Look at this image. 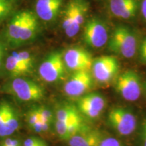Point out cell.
Masks as SVG:
<instances>
[{"label":"cell","instance_id":"cell-5","mask_svg":"<svg viewBox=\"0 0 146 146\" xmlns=\"http://www.w3.org/2000/svg\"><path fill=\"white\" fill-rule=\"evenodd\" d=\"M108 39V29L104 21L97 17L87 20L83 28V40L88 46L101 48L106 45Z\"/></svg>","mask_w":146,"mask_h":146},{"label":"cell","instance_id":"cell-14","mask_svg":"<svg viewBox=\"0 0 146 146\" xmlns=\"http://www.w3.org/2000/svg\"><path fill=\"white\" fill-rule=\"evenodd\" d=\"M28 10L21 11L14 14L7 25L6 38L10 44L18 45L22 27L25 23Z\"/></svg>","mask_w":146,"mask_h":146},{"label":"cell","instance_id":"cell-33","mask_svg":"<svg viewBox=\"0 0 146 146\" xmlns=\"http://www.w3.org/2000/svg\"><path fill=\"white\" fill-rule=\"evenodd\" d=\"M11 3H13V0H0V7Z\"/></svg>","mask_w":146,"mask_h":146},{"label":"cell","instance_id":"cell-35","mask_svg":"<svg viewBox=\"0 0 146 146\" xmlns=\"http://www.w3.org/2000/svg\"><path fill=\"white\" fill-rule=\"evenodd\" d=\"M0 146H3V145H1V144L0 143Z\"/></svg>","mask_w":146,"mask_h":146},{"label":"cell","instance_id":"cell-22","mask_svg":"<svg viewBox=\"0 0 146 146\" xmlns=\"http://www.w3.org/2000/svg\"><path fill=\"white\" fill-rule=\"evenodd\" d=\"M37 108L40 115V120L52 125L54 119V114L52 111L44 106H37Z\"/></svg>","mask_w":146,"mask_h":146},{"label":"cell","instance_id":"cell-12","mask_svg":"<svg viewBox=\"0 0 146 146\" xmlns=\"http://www.w3.org/2000/svg\"><path fill=\"white\" fill-rule=\"evenodd\" d=\"M63 0H36L35 14L45 22L54 21L59 14Z\"/></svg>","mask_w":146,"mask_h":146},{"label":"cell","instance_id":"cell-28","mask_svg":"<svg viewBox=\"0 0 146 146\" xmlns=\"http://www.w3.org/2000/svg\"><path fill=\"white\" fill-rule=\"evenodd\" d=\"M137 51L141 61L146 64V36L141 40V43L138 47Z\"/></svg>","mask_w":146,"mask_h":146},{"label":"cell","instance_id":"cell-36","mask_svg":"<svg viewBox=\"0 0 146 146\" xmlns=\"http://www.w3.org/2000/svg\"><path fill=\"white\" fill-rule=\"evenodd\" d=\"M43 146H48V145H43Z\"/></svg>","mask_w":146,"mask_h":146},{"label":"cell","instance_id":"cell-11","mask_svg":"<svg viewBox=\"0 0 146 146\" xmlns=\"http://www.w3.org/2000/svg\"><path fill=\"white\" fill-rule=\"evenodd\" d=\"M139 5V0H110V10L116 17L131 20L137 14Z\"/></svg>","mask_w":146,"mask_h":146},{"label":"cell","instance_id":"cell-29","mask_svg":"<svg viewBox=\"0 0 146 146\" xmlns=\"http://www.w3.org/2000/svg\"><path fill=\"white\" fill-rule=\"evenodd\" d=\"M12 9H13V3L0 7V22L2 21L6 16L10 14Z\"/></svg>","mask_w":146,"mask_h":146},{"label":"cell","instance_id":"cell-4","mask_svg":"<svg viewBox=\"0 0 146 146\" xmlns=\"http://www.w3.org/2000/svg\"><path fill=\"white\" fill-rule=\"evenodd\" d=\"M119 70V62L115 56H102L94 59L91 70L95 81L108 84L118 75Z\"/></svg>","mask_w":146,"mask_h":146},{"label":"cell","instance_id":"cell-19","mask_svg":"<svg viewBox=\"0 0 146 146\" xmlns=\"http://www.w3.org/2000/svg\"><path fill=\"white\" fill-rule=\"evenodd\" d=\"M20 126L19 116L14 107L11 106L7 116L5 123L3 127V137H8L18 129Z\"/></svg>","mask_w":146,"mask_h":146},{"label":"cell","instance_id":"cell-20","mask_svg":"<svg viewBox=\"0 0 146 146\" xmlns=\"http://www.w3.org/2000/svg\"><path fill=\"white\" fill-rule=\"evenodd\" d=\"M76 0H70L65 9L62 19V28L64 30L65 33L72 26L76 10Z\"/></svg>","mask_w":146,"mask_h":146},{"label":"cell","instance_id":"cell-31","mask_svg":"<svg viewBox=\"0 0 146 146\" xmlns=\"http://www.w3.org/2000/svg\"><path fill=\"white\" fill-rule=\"evenodd\" d=\"M140 10L144 21L146 22V0H142L140 3Z\"/></svg>","mask_w":146,"mask_h":146},{"label":"cell","instance_id":"cell-30","mask_svg":"<svg viewBox=\"0 0 146 146\" xmlns=\"http://www.w3.org/2000/svg\"><path fill=\"white\" fill-rule=\"evenodd\" d=\"M3 146H22V141L18 139L7 138L1 143Z\"/></svg>","mask_w":146,"mask_h":146},{"label":"cell","instance_id":"cell-9","mask_svg":"<svg viewBox=\"0 0 146 146\" xmlns=\"http://www.w3.org/2000/svg\"><path fill=\"white\" fill-rule=\"evenodd\" d=\"M106 105V99L101 94L87 93L78 98L76 106L82 116L89 119H97L104 112Z\"/></svg>","mask_w":146,"mask_h":146},{"label":"cell","instance_id":"cell-6","mask_svg":"<svg viewBox=\"0 0 146 146\" xmlns=\"http://www.w3.org/2000/svg\"><path fill=\"white\" fill-rule=\"evenodd\" d=\"M116 92L127 101L137 100L141 94V83L139 74L135 71H125L116 78Z\"/></svg>","mask_w":146,"mask_h":146},{"label":"cell","instance_id":"cell-23","mask_svg":"<svg viewBox=\"0 0 146 146\" xmlns=\"http://www.w3.org/2000/svg\"><path fill=\"white\" fill-rule=\"evenodd\" d=\"M40 120V115L37 107L32 108L29 111L27 115V122L29 127L39 122Z\"/></svg>","mask_w":146,"mask_h":146},{"label":"cell","instance_id":"cell-8","mask_svg":"<svg viewBox=\"0 0 146 146\" xmlns=\"http://www.w3.org/2000/svg\"><path fill=\"white\" fill-rule=\"evenodd\" d=\"M94 78L90 71L74 72L72 75L66 81L64 92L71 98H79L92 89Z\"/></svg>","mask_w":146,"mask_h":146},{"label":"cell","instance_id":"cell-26","mask_svg":"<svg viewBox=\"0 0 146 146\" xmlns=\"http://www.w3.org/2000/svg\"><path fill=\"white\" fill-rule=\"evenodd\" d=\"M18 56L21 58V59L23 60L24 63L26 64L29 68L31 69L32 68L33 65V59L32 56L29 54L28 52L26 51H22V52H17Z\"/></svg>","mask_w":146,"mask_h":146},{"label":"cell","instance_id":"cell-25","mask_svg":"<svg viewBox=\"0 0 146 146\" xmlns=\"http://www.w3.org/2000/svg\"><path fill=\"white\" fill-rule=\"evenodd\" d=\"M48 145L46 141L42 138L38 137H31L25 140L23 146H43Z\"/></svg>","mask_w":146,"mask_h":146},{"label":"cell","instance_id":"cell-37","mask_svg":"<svg viewBox=\"0 0 146 146\" xmlns=\"http://www.w3.org/2000/svg\"><path fill=\"white\" fill-rule=\"evenodd\" d=\"M145 87H146V84H145Z\"/></svg>","mask_w":146,"mask_h":146},{"label":"cell","instance_id":"cell-15","mask_svg":"<svg viewBox=\"0 0 146 146\" xmlns=\"http://www.w3.org/2000/svg\"><path fill=\"white\" fill-rule=\"evenodd\" d=\"M39 27V25L36 15L33 12L28 10L25 23L22 27L19 40H18V45L27 43L34 39L37 33Z\"/></svg>","mask_w":146,"mask_h":146},{"label":"cell","instance_id":"cell-32","mask_svg":"<svg viewBox=\"0 0 146 146\" xmlns=\"http://www.w3.org/2000/svg\"><path fill=\"white\" fill-rule=\"evenodd\" d=\"M142 145L146 146V121L144 123L142 131Z\"/></svg>","mask_w":146,"mask_h":146},{"label":"cell","instance_id":"cell-24","mask_svg":"<svg viewBox=\"0 0 146 146\" xmlns=\"http://www.w3.org/2000/svg\"><path fill=\"white\" fill-rule=\"evenodd\" d=\"M51 124L45 123V122L41 121L39 120V122L35 124L30 127L32 131H35L37 133H45L49 132L51 130Z\"/></svg>","mask_w":146,"mask_h":146},{"label":"cell","instance_id":"cell-10","mask_svg":"<svg viewBox=\"0 0 146 146\" xmlns=\"http://www.w3.org/2000/svg\"><path fill=\"white\" fill-rule=\"evenodd\" d=\"M67 69L74 72L91 71L94 58L90 53L81 47L69 48L63 55Z\"/></svg>","mask_w":146,"mask_h":146},{"label":"cell","instance_id":"cell-27","mask_svg":"<svg viewBox=\"0 0 146 146\" xmlns=\"http://www.w3.org/2000/svg\"><path fill=\"white\" fill-rule=\"evenodd\" d=\"M100 146H123L121 142L114 137H104Z\"/></svg>","mask_w":146,"mask_h":146},{"label":"cell","instance_id":"cell-34","mask_svg":"<svg viewBox=\"0 0 146 146\" xmlns=\"http://www.w3.org/2000/svg\"><path fill=\"white\" fill-rule=\"evenodd\" d=\"M2 57H3V48H2V46L0 45V66H1V64Z\"/></svg>","mask_w":146,"mask_h":146},{"label":"cell","instance_id":"cell-3","mask_svg":"<svg viewBox=\"0 0 146 146\" xmlns=\"http://www.w3.org/2000/svg\"><path fill=\"white\" fill-rule=\"evenodd\" d=\"M109 125L121 136H129L136 129L137 118L132 111L127 108L114 107L108 115Z\"/></svg>","mask_w":146,"mask_h":146},{"label":"cell","instance_id":"cell-7","mask_svg":"<svg viewBox=\"0 0 146 146\" xmlns=\"http://www.w3.org/2000/svg\"><path fill=\"white\" fill-rule=\"evenodd\" d=\"M66 69L63 54L60 52H54L41 64L39 73L43 81L47 83H55L62 79Z\"/></svg>","mask_w":146,"mask_h":146},{"label":"cell","instance_id":"cell-18","mask_svg":"<svg viewBox=\"0 0 146 146\" xmlns=\"http://www.w3.org/2000/svg\"><path fill=\"white\" fill-rule=\"evenodd\" d=\"M5 67L8 72L14 78L27 74L31 70L23 62L16 52L12 53V55L7 58Z\"/></svg>","mask_w":146,"mask_h":146},{"label":"cell","instance_id":"cell-17","mask_svg":"<svg viewBox=\"0 0 146 146\" xmlns=\"http://www.w3.org/2000/svg\"><path fill=\"white\" fill-rule=\"evenodd\" d=\"M88 8L89 4L86 0H76V10L72 26L66 33V35L68 37H73L79 31L81 27L85 23V16L88 12Z\"/></svg>","mask_w":146,"mask_h":146},{"label":"cell","instance_id":"cell-1","mask_svg":"<svg viewBox=\"0 0 146 146\" xmlns=\"http://www.w3.org/2000/svg\"><path fill=\"white\" fill-rule=\"evenodd\" d=\"M108 42L109 50L123 58H131L137 52V37L132 29L125 25L116 26Z\"/></svg>","mask_w":146,"mask_h":146},{"label":"cell","instance_id":"cell-2","mask_svg":"<svg viewBox=\"0 0 146 146\" xmlns=\"http://www.w3.org/2000/svg\"><path fill=\"white\" fill-rule=\"evenodd\" d=\"M4 93L23 102H36L43 99L44 89L35 82L21 77L14 78L3 87Z\"/></svg>","mask_w":146,"mask_h":146},{"label":"cell","instance_id":"cell-21","mask_svg":"<svg viewBox=\"0 0 146 146\" xmlns=\"http://www.w3.org/2000/svg\"><path fill=\"white\" fill-rule=\"evenodd\" d=\"M11 106L12 105L8 102L5 101L0 102V137H2L5 120Z\"/></svg>","mask_w":146,"mask_h":146},{"label":"cell","instance_id":"cell-16","mask_svg":"<svg viewBox=\"0 0 146 146\" xmlns=\"http://www.w3.org/2000/svg\"><path fill=\"white\" fill-rule=\"evenodd\" d=\"M56 120L65 123H71L83 121V118L76 106L64 103L60 104L56 108Z\"/></svg>","mask_w":146,"mask_h":146},{"label":"cell","instance_id":"cell-13","mask_svg":"<svg viewBox=\"0 0 146 146\" xmlns=\"http://www.w3.org/2000/svg\"><path fill=\"white\" fill-rule=\"evenodd\" d=\"M104 139L102 133L91 128L82 131L68 140L69 146H100Z\"/></svg>","mask_w":146,"mask_h":146}]
</instances>
